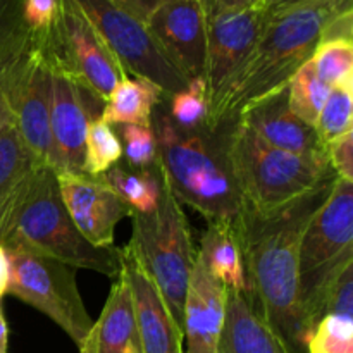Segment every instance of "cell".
Returning a JSON list of instances; mask_svg holds the SVG:
<instances>
[{
	"instance_id": "cell-1",
	"label": "cell",
	"mask_w": 353,
	"mask_h": 353,
	"mask_svg": "<svg viewBox=\"0 0 353 353\" xmlns=\"http://www.w3.org/2000/svg\"><path fill=\"white\" fill-rule=\"evenodd\" d=\"M334 181L336 178L271 212L241 207L234 221L250 295L292 353H307L296 303L300 241Z\"/></svg>"
},
{
	"instance_id": "cell-2",
	"label": "cell",
	"mask_w": 353,
	"mask_h": 353,
	"mask_svg": "<svg viewBox=\"0 0 353 353\" xmlns=\"http://www.w3.org/2000/svg\"><path fill=\"white\" fill-rule=\"evenodd\" d=\"M348 10L353 0H312L268 17L254 52L209 102L205 126L230 131L245 107L288 85L312 57L330 21Z\"/></svg>"
},
{
	"instance_id": "cell-3",
	"label": "cell",
	"mask_w": 353,
	"mask_h": 353,
	"mask_svg": "<svg viewBox=\"0 0 353 353\" xmlns=\"http://www.w3.org/2000/svg\"><path fill=\"white\" fill-rule=\"evenodd\" d=\"M152 130L157 162L176 199L202 214L207 223L236 221L241 200L228 161V131L176 126L164 99L155 107Z\"/></svg>"
},
{
	"instance_id": "cell-4",
	"label": "cell",
	"mask_w": 353,
	"mask_h": 353,
	"mask_svg": "<svg viewBox=\"0 0 353 353\" xmlns=\"http://www.w3.org/2000/svg\"><path fill=\"white\" fill-rule=\"evenodd\" d=\"M0 245L7 252L54 259L112 279L121 271L119 248L93 247L74 226L62 202L57 174L48 165H38L17 193L0 226Z\"/></svg>"
},
{
	"instance_id": "cell-5",
	"label": "cell",
	"mask_w": 353,
	"mask_h": 353,
	"mask_svg": "<svg viewBox=\"0 0 353 353\" xmlns=\"http://www.w3.org/2000/svg\"><path fill=\"white\" fill-rule=\"evenodd\" d=\"M226 152L241 207L271 212L323 183L338 178L327 155L279 150L234 124L226 133Z\"/></svg>"
},
{
	"instance_id": "cell-6",
	"label": "cell",
	"mask_w": 353,
	"mask_h": 353,
	"mask_svg": "<svg viewBox=\"0 0 353 353\" xmlns=\"http://www.w3.org/2000/svg\"><path fill=\"white\" fill-rule=\"evenodd\" d=\"M353 264V183L336 178L303 231L299 254V317L305 340L319 321L327 286ZM307 350V348H305Z\"/></svg>"
},
{
	"instance_id": "cell-7",
	"label": "cell",
	"mask_w": 353,
	"mask_h": 353,
	"mask_svg": "<svg viewBox=\"0 0 353 353\" xmlns=\"http://www.w3.org/2000/svg\"><path fill=\"white\" fill-rule=\"evenodd\" d=\"M159 171L162 183L161 200L150 212H133L130 245L183 330L185 299L195 268L196 252L183 203L172 193L161 165Z\"/></svg>"
},
{
	"instance_id": "cell-8",
	"label": "cell",
	"mask_w": 353,
	"mask_h": 353,
	"mask_svg": "<svg viewBox=\"0 0 353 353\" xmlns=\"http://www.w3.org/2000/svg\"><path fill=\"white\" fill-rule=\"evenodd\" d=\"M10 279L7 293L54 321L79 347L93 321L83 303L76 269L26 252H7Z\"/></svg>"
},
{
	"instance_id": "cell-9",
	"label": "cell",
	"mask_w": 353,
	"mask_h": 353,
	"mask_svg": "<svg viewBox=\"0 0 353 353\" xmlns=\"http://www.w3.org/2000/svg\"><path fill=\"white\" fill-rule=\"evenodd\" d=\"M112 52L124 72L154 83L165 99L188 86L190 79L164 54L147 24L107 0H76Z\"/></svg>"
},
{
	"instance_id": "cell-10",
	"label": "cell",
	"mask_w": 353,
	"mask_h": 353,
	"mask_svg": "<svg viewBox=\"0 0 353 353\" xmlns=\"http://www.w3.org/2000/svg\"><path fill=\"white\" fill-rule=\"evenodd\" d=\"M47 57L50 65L69 72L102 103L124 72L76 0H61L57 30Z\"/></svg>"
},
{
	"instance_id": "cell-11",
	"label": "cell",
	"mask_w": 353,
	"mask_h": 353,
	"mask_svg": "<svg viewBox=\"0 0 353 353\" xmlns=\"http://www.w3.org/2000/svg\"><path fill=\"white\" fill-rule=\"evenodd\" d=\"M12 112L21 141L40 165L50 168L52 138V65L43 50H37L12 74L0 81Z\"/></svg>"
},
{
	"instance_id": "cell-12",
	"label": "cell",
	"mask_w": 353,
	"mask_h": 353,
	"mask_svg": "<svg viewBox=\"0 0 353 353\" xmlns=\"http://www.w3.org/2000/svg\"><path fill=\"white\" fill-rule=\"evenodd\" d=\"M265 23L268 14L262 7L207 14V50L202 79L209 102L254 52Z\"/></svg>"
},
{
	"instance_id": "cell-13",
	"label": "cell",
	"mask_w": 353,
	"mask_h": 353,
	"mask_svg": "<svg viewBox=\"0 0 353 353\" xmlns=\"http://www.w3.org/2000/svg\"><path fill=\"white\" fill-rule=\"evenodd\" d=\"M59 192L69 217L93 247H114L116 226L133 216V209L102 176L57 174Z\"/></svg>"
},
{
	"instance_id": "cell-14",
	"label": "cell",
	"mask_w": 353,
	"mask_h": 353,
	"mask_svg": "<svg viewBox=\"0 0 353 353\" xmlns=\"http://www.w3.org/2000/svg\"><path fill=\"white\" fill-rule=\"evenodd\" d=\"M90 93L62 68L52 65L50 169L55 174H83L85 138L92 117Z\"/></svg>"
},
{
	"instance_id": "cell-15",
	"label": "cell",
	"mask_w": 353,
	"mask_h": 353,
	"mask_svg": "<svg viewBox=\"0 0 353 353\" xmlns=\"http://www.w3.org/2000/svg\"><path fill=\"white\" fill-rule=\"evenodd\" d=\"M121 271L130 285L140 353H183V330L130 243L121 248Z\"/></svg>"
},
{
	"instance_id": "cell-16",
	"label": "cell",
	"mask_w": 353,
	"mask_h": 353,
	"mask_svg": "<svg viewBox=\"0 0 353 353\" xmlns=\"http://www.w3.org/2000/svg\"><path fill=\"white\" fill-rule=\"evenodd\" d=\"M147 28L159 47L190 81L202 78L207 50L203 0H164L148 19Z\"/></svg>"
},
{
	"instance_id": "cell-17",
	"label": "cell",
	"mask_w": 353,
	"mask_h": 353,
	"mask_svg": "<svg viewBox=\"0 0 353 353\" xmlns=\"http://www.w3.org/2000/svg\"><path fill=\"white\" fill-rule=\"evenodd\" d=\"M236 124L247 128L259 140L279 150L303 155L326 154V147L316 128L303 123L290 109L286 86L245 107L238 116Z\"/></svg>"
},
{
	"instance_id": "cell-18",
	"label": "cell",
	"mask_w": 353,
	"mask_h": 353,
	"mask_svg": "<svg viewBox=\"0 0 353 353\" xmlns=\"http://www.w3.org/2000/svg\"><path fill=\"white\" fill-rule=\"evenodd\" d=\"M226 288L209 274L196 254L183 310V353H221Z\"/></svg>"
},
{
	"instance_id": "cell-19",
	"label": "cell",
	"mask_w": 353,
	"mask_h": 353,
	"mask_svg": "<svg viewBox=\"0 0 353 353\" xmlns=\"http://www.w3.org/2000/svg\"><path fill=\"white\" fill-rule=\"evenodd\" d=\"M221 353H292L265 321L254 296L226 290Z\"/></svg>"
},
{
	"instance_id": "cell-20",
	"label": "cell",
	"mask_w": 353,
	"mask_h": 353,
	"mask_svg": "<svg viewBox=\"0 0 353 353\" xmlns=\"http://www.w3.org/2000/svg\"><path fill=\"white\" fill-rule=\"evenodd\" d=\"M133 341H137V326L130 285L124 272L119 271L99 319L78 348L79 353H124Z\"/></svg>"
},
{
	"instance_id": "cell-21",
	"label": "cell",
	"mask_w": 353,
	"mask_h": 353,
	"mask_svg": "<svg viewBox=\"0 0 353 353\" xmlns=\"http://www.w3.org/2000/svg\"><path fill=\"white\" fill-rule=\"evenodd\" d=\"M209 274L226 290L250 293L240 238L233 223H209L196 252Z\"/></svg>"
},
{
	"instance_id": "cell-22",
	"label": "cell",
	"mask_w": 353,
	"mask_h": 353,
	"mask_svg": "<svg viewBox=\"0 0 353 353\" xmlns=\"http://www.w3.org/2000/svg\"><path fill=\"white\" fill-rule=\"evenodd\" d=\"M165 99L161 90L147 79L123 72L109 99L102 103L100 119L109 126H152V116L159 103Z\"/></svg>"
},
{
	"instance_id": "cell-23",
	"label": "cell",
	"mask_w": 353,
	"mask_h": 353,
	"mask_svg": "<svg viewBox=\"0 0 353 353\" xmlns=\"http://www.w3.org/2000/svg\"><path fill=\"white\" fill-rule=\"evenodd\" d=\"M38 162L21 141L12 121L0 130V226Z\"/></svg>"
},
{
	"instance_id": "cell-24",
	"label": "cell",
	"mask_w": 353,
	"mask_h": 353,
	"mask_svg": "<svg viewBox=\"0 0 353 353\" xmlns=\"http://www.w3.org/2000/svg\"><path fill=\"white\" fill-rule=\"evenodd\" d=\"M40 50L23 16V0H0V81Z\"/></svg>"
},
{
	"instance_id": "cell-25",
	"label": "cell",
	"mask_w": 353,
	"mask_h": 353,
	"mask_svg": "<svg viewBox=\"0 0 353 353\" xmlns=\"http://www.w3.org/2000/svg\"><path fill=\"white\" fill-rule=\"evenodd\" d=\"M102 178L133 209V212H150L161 200L162 183L157 161L145 169L116 164L105 174H102Z\"/></svg>"
},
{
	"instance_id": "cell-26",
	"label": "cell",
	"mask_w": 353,
	"mask_h": 353,
	"mask_svg": "<svg viewBox=\"0 0 353 353\" xmlns=\"http://www.w3.org/2000/svg\"><path fill=\"white\" fill-rule=\"evenodd\" d=\"M286 90H288V105L292 112L303 123L316 126V121L331 88L324 85L316 74L310 59L290 78Z\"/></svg>"
},
{
	"instance_id": "cell-27",
	"label": "cell",
	"mask_w": 353,
	"mask_h": 353,
	"mask_svg": "<svg viewBox=\"0 0 353 353\" xmlns=\"http://www.w3.org/2000/svg\"><path fill=\"white\" fill-rule=\"evenodd\" d=\"M123 159V145L112 126L103 123L100 116L90 119L85 138L83 174L102 176L119 164Z\"/></svg>"
},
{
	"instance_id": "cell-28",
	"label": "cell",
	"mask_w": 353,
	"mask_h": 353,
	"mask_svg": "<svg viewBox=\"0 0 353 353\" xmlns=\"http://www.w3.org/2000/svg\"><path fill=\"white\" fill-rule=\"evenodd\" d=\"M314 128L324 147L353 130V79H347L330 90Z\"/></svg>"
},
{
	"instance_id": "cell-29",
	"label": "cell",
	"mask_w": 353,
	"mask_h": 353,
	"mask_svg": "<svg viewBox=\"0 0 353 353\" xmlns=\"http://www.w3.org/2000/svg\"><path fill=\"white\" fill-rule=\"evenodd\" d=\"M310 64L321 81L330 88L353 79V41H319L310 57Z\"/></svg>"
},
{
	"instance_id": "cell-30",
	"label": "cell",
	"mask_w": 353,
	"mask_h": 353,
	"mask_svg": "<svg viewBox=\"0 0 353 353\" xmlns=\"http://www.w3.org/2000/svg\"><path fill=\"white\" fill-rule=\"evenodd\" d=\"M165 110L176 126L183 130H196L207 124L209 99L202 78L192 79L185 90L164 99Z\"/></svg>"
},
{
	"instance_id": "cell-31",
	"label": "cell",
	"mask_w": 353,
	"mask_h": 353,
	"mask_svg": "<svg viewBox=\"0 0 353 353\" xmlns=\"http://www.w3.org/2000/svg\"><path fill=\"white\" fill-rule=\"evenodd\" d=\"M307 353H353V317L326 314L307 340Z\"/></svg>"
},
{
	"instance_id": "cell-32",
	"label": "cell",
	"mask_w": 353,
	"mask_h": 353,
	"mask_svg": "<svg viewBox=\"0 0 353 353\" xmlns=\"http://www.w3.org/2000/svg\"><path fill=\"white\" fill-rule=\"evenodd\" d=\"M119 140L123 145V157L126 161L124 164L130 168L145 169L157 161V141L152 126H121Z\"/></svg>"
},
{
	"instance_id": "cell-33",
	"label": "cell",
	"mask_w": 353,
	"mask_h": 353,
	"mask_svg": "<svg viewBox=\"0 0 353 353\" xmlns=\"http://www.w3.org/2000/svg\"><path fill=\"white\" fill-rule=\"evenodd\" d=\"M331 169L340 179L353 183V130L326 145Z\"/></svg>"
},
{
	"instance_id": "cell-34",
	"label": "cell",
	"mask_w": 353,
	"mask_h": 353,
	"mask_svg": "<svg viewBox=\"0 0 353 353\" xmlns=\"http://www.w3.org/2000/svg\"><path fill=\"white\" fill-rule=\"evenodd\" d=\"M107 2H110L123 12L133 16L134 19L147 24L148 19L154 16L155 10L164 3V0H107Z\"/></svg>"
},
{
	"instance_id": "cell-35",
	"label": "cell",
	"mask_w": 353,
	"mask_h": 353,
	"mask_svg": "<svg viewBox=\"0 0 353 353\" xmlns=\"http://www.w3.org/2000/svg\"><path fill=\"white\" fill-rule=\"evenodd\" d=\"M207 14L236 12V10L255 9L262 7L264 0H203Z\"/></svg>"
},
{
	"instance_id": "cell-36",
	"label": "cell",
	"mask_w": 353,
	"mask_h": 353,
	"mask_svg": "<svg viewBox=\"0 0 353 353\" xmlns=\"http://www.w3.org/2000/svg\"><path fill=\"white\" fill-rule=\"evenodd\" d=\"M307 2H312V0H264L262 9L265 10L268 17H272L281 12H286L290 9H295L299 6H303Z\"/></svg>"
},
{
	"instance_id": "cell-37",
	"label": "cell",
	"mask_w": 353,
	"mask_h": 353,
	"mask_svg": "<svg viewBox=\"0 0 353 353\" xmlns=\"http://www.w3.org/2000/svg\"><path fill=\"white\" fill-rule=\"evenodd\" d=\"M9 279H10V261L9 254L6 248L0 245V302H2L3 295L9 290Z\"/></svg>"
},
{
	"instance_id": "cell-38",
	"label": "cell",
	"mask_w": 353,
	"mask_h": 353,
	"mask_svg": "<svg viewBox=\"0 0 353 353\" xmlns=\"http://www.w3.org/2000/svg\"><path fill=\"white\" fill-rule=\"evenodd\" d=\"M7 347H9V327H7L2 302H0V353H7Z\"/></svg>"
},
{
	"instance_id": "cell-39",
	"label": "cell",
	"mask_w": 353,
	"mask_h": 353,
	"mask_svg": "<svg viewBox=\"0 0 353 353\" xmlns=\"http://www.w3.org/2000/svg\"><path fill=\"white\" fill-rule=\"evenodd\" d=\"M10 121H12V112H10L9 102H7L6 95L0 92V130H2L7 123H10Z\"/></svg>"
},
{
	"instance_id": "cell-40",
	"label": "cell",
	"mask_w": 353,
	"mask_h": 353,
	"mask_svg": "<svg viewBox=\"0 0 353 353\" xmlns=\"http://www.w3.org/2000/svg\"><path fill=\"white\" fill-rule=\"evenodd\" d=\"M124 353H140V350H138V347H137V341H133V343H131L130 347L124 350Z\"/></svg>"
}]
</instances>
